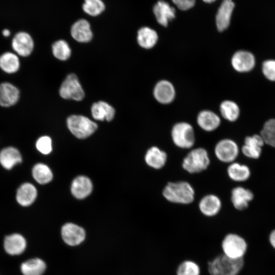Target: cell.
I'll return each instance as SVG.
<instances>
[{"instance_id": "277c9868", "label": "cell", "mask_w": 275, "mask_h": 275, "mask_svg": "<svg viewBox=\"0 0 275 275\" xmlns=\"http://www.w3.org/2000/svg\"><path fill=\"white\" fill-rule=\"evenodd\" d=\"M171 138L174 145L181 149H190L195 143L194 128L185 122H178L173 126Z\"/></svg>"}, {"instance_id": "9c48e42d", "label": "cell", "mask_w": 275, "mask_h": 275, "mask_svg": "<svg viewBox=\"0 0 275 275\" xmlns=\"http://www.w3.org/2000/svg\"><path fill=\"white\" fill-rule=\"evenodd\" d=\"M34 47L32 36L27 32L21 31L16 33L12 41V47L16 53L25 57L30 56Z\"/></svg>"}, {"instance_id": "8d00e7d4", "label": "cell", "mask_w": 275, "mask_h": 275, "mask_svg": "<svg viewBox=\"0 0 275 275\" xmlns=\"http://www.w3.org/2000/svg\"><path fill=\"white\" fill-rule=\"evenodd\" d=\"M262 72L268 79L275 81V60L265 61L262 65Z\"/></svg>"}, {"instance_id": "836d02e7", "label": "cell", "mask_w": 275, "mask_h": 275, "mask_svg": "<svg viewBox=\"0 0 275 275\" xmlns=\"http://www.w3.org/2000/svg\"><path fill=\"white\" fill-rule=\"evenodd\" d=\"M82 9L88 15L96 16L104 11L105 5L101 0H85Z\"/></svg>"}, {"instance_id": "4fadbf2b", "label": "cell", "mask_w": 275, "mask_h": 275, "mask_svg": "<svg viewBox=\"0 0 275 275\" xmlns=\"http://www.w3.org/2000/svg\"><path fill=\"white\" fill-rule=\"evenodd\" d=\"M264 144V142L260 135L254 134L246 136L241 148V151L243 155L249 158L257 159L260 156L262 147Z\"/></svg>"}, {"instance_id": "5b68a950", "label": "cell", "mask_w": 275, "mask_h": 275, "mask_svg": "<svg viewBox=\"0 0 275 275\" xmlns=\"http://www.w3.org/2000/svg\"><path fill=\"white\" fill-rule=\"evenodd\" d=\"M69 130L76 138L85 139L93 134L97 125L88 118L81 115H71L67 120Z\"/></svg>"}, {"instance_id": "484cf974", "label": "cell", "mask_w": 275, "mask_h": 275, "mask_svg": "<svg viewBox=\"0 0 275 275\" xmlns=\"http://www.w3.org/2000/svg\"><path fill=\"white\" fill-rule=\"evenodd\" d=\"M21 160L20 152L15 148L7 147L0 152V163L6 169H11Z\"/></svg>"}, {"instance_id": "4dcf8cb0", "label": "cell", "mask_w": 275, "mask_h": 275, "mask_svg": "<svg viewBox=\"0 0 275 275\" xmlns=\"http://www.w3.org/2000/svg\"><path fill=\"white\" fill-rule=\"evenodd\" d=\"M219 111L222 116L230 122L235 121L240 113L238 105L229 100H224L221 103Z\"/></svg>"}, {"instance_id": "7402d4cb", "label": "cell", "mask_w": 275, "mask_h": 275, "mask_svg": "<svg viewBox=\"0 0 275 275\" xmlns=\"http://www.w3.org/2000/svg\"><path fill=\"white\" fill-rule=\"evenodd\" d=\"M4 249L11 255H17L24 252L26 246L25 238L20 234H13L6 237Z\"/></svg>"}, {"instance_id": "d6986e66", "label": "cell", "mask_w": 275, "mask_h": 275, "mask_svg": "<svg viewBox=\"0 0 275 275\" xmlns=\"http://www.w3.org/2000/svg\"><path fill=\"white\" fill-rule=\"evenodd\" d=\"M197 122L202 129L207 132L215 130L221 124L219 117L213 112L209 110L200 112L197 116Z\"/></svg>"}, {"instance_id": "83f0119b", "label": "cell", "mask_w": 275, "mask_h": 275, "mask_svg": "<svg viewBox=\"0 0 275 275\" xmlns=\"http://www.w3.org/2000/svg\"><path fill=\"white\" fill-rule=\"evenodd\" d=\"M137 40L138 44L145 49L153 47L158 40V35L154 30L145 26L141 28L138 32Z\"/></svg>"}, {"instance_id": "8992f818", "label": "cell", "mask_w": 275, "mask_h": 275, "mask_svg": "<svg viewBox=\"0 0 275 275\" xmlns=\"http://www.w3.org/2000/svg\"><path fill=\"white\" fill-rule=\"evenodd\" d=\"M222 247L224 254L234 259L243 258L248 248L246 242L240 236L233 233L227 235L224 238Z\"/></svg>"}, {"instance_id": "8fae6325", "label": "cell", "mask_w": 275, "mask_h": 275, "mask_svg": "<svg viewBox=\"0 0 275 275\" xmlns=\"http://www.w3.org/2000/svg\"><path fill=\"white\" fill-rule=\"evenodd\" d=\"M153 95L158 102L163 104H169L175 99V89L170 81L161 80L155 86Z\"/></svg>"}, {"instance_id": "7c38bea8", "label": "cell", "mask_w": 275, "mask_h": 275, "mask_svg": "<svg viewBox=\"0 0 275 275\" xmlns=\"http://www.w3.org/2000/svg\"><path fill=\"white\" fill-rule=\"evenodd\" d=\"M255 64V58L251 52L239 50L236 52L231 59L232 67L239 72H245L251 71Z\"/></svg>"}, {"instance_id": "ac0fdd59", "label": "cell", "mask_w": 275, "mask_h": 275, "mask_svg": "<svg viewBox=\"0 0 275 275\" xmlns=\"http://www.w3.org/2000/svg\"><path fill=\"white\" fill-rule=\"evenodd\" d=\"M153 11L158 23L167 26L175 17V9L164 1L160 0L154 6Z\"/></svg>"}, {"instance_id": "2e32d148", "label": "cell", "mask_w": 275, "mask_h": 275, "mask_svg": "<svg viewBox=\"0 0 275 275\" xmlns=\"http://www.w3.org/2000/svg\"><path fill=\"white\" fill-rule=\"evenodd\" d=\"M19 89L11 83L3 82L0 84V105L10 107L15 104L19 100Z\"/></svg>"}, {"instance_id": "1f68e13d", "label": "cell", "mask_w": 275, "mask_h": 275, "mask_svg": "<svg viewBox=\"0 0 275 275\" xmlns=\"http://www.w3.org/2000/svg\"><path fill=\"white\" fill-rule=\"evenodd\" d=\"M32 175L35 180L40 184H46L52 179V173L50 168L46 164L40 163L34 166Z\"/></svg>"}, {"instance_id": "cb8c5ba5", "label": "cell", "mask_w": 275, "mask_h": 275, "mask_svg": "<svg viewBox=\"0 0 275 275\" xmlns=\"http://www.w3.org/2000/svg\"><path fill=\"white\" fill-rule=\"evenodd\" d=\"M91 113L94 119L97 120L112 121L115 116L114 108L107 103L99 101L93 104Z\"/></svg>"}, {"instance_id": "5bb4252c", "label": "cell", "mask_w": 275, "mask_h": 275, "mask_svg": "<svg viewBox=\"0 0 275 275\" xmlns=\"http://www.w3.org/2000/svg\"><path fill=\"white\" fill-rule=\"evenodd\" d=\"M235 4L232 0H223L216 15V24L219 32H223L229 26Z\"/></svg>"}, {"instance_id": "4316f807", "label": "cell", "mask_w": 275, "mask_h": 275, "mask_svg": "<svg viewBox=\"0 0 275 275\" xmlns=\"http://www.w3.org/2000/svg\"><path fill=\"white\" fill-rule=\"evenodd\" d=\"M20 65V60L16 53L7 51L0 56V68L7 73L16 72Z\"/></svg>"}, {"instance_id": "ab89813d", "label": "cell", "mask_w": 275, "mask_h": 275, "mask_svg": "<svg viewBox=\"0 0 275 275\" xmlns=\"http://www.w3.org/2000/svg\"><path fill=\"white\" fill-rule=\"evenodd\" d=\"M269 241L271 246L275 250V229L270 232L269 236Z\"/></svg>"}, {"instance_id": "603a6c76", "label": "cell", "mask_w": 275, "mask_h": 275, "mask_svg": "<svg viewBox=\"0 0 275 275\" xmlns=\"http://www.w3.org/2000/svg\"><path fill=\"white\" fill-rule=\"evenodd\" d=\"M71 193L77 199H84L88 196L92 190V183L89 178L80 176L76 177L71 184Z\"/></svg>"}, {"instance_id": "44dd1931", "label": "cell", "mask_w": 275, "mask_h": 275, "mask_svg": "<svg viewBox=\"0 0 275 275\" xmlns=\"http://www.w3.org/2000/svg\"><path fill=\"white\" fill-rule=\"evenodd\" d=\"M167 158V153L156 146L149 148L145 156L147 165L157 170L160 169L164 166Z\"/></svg>"}, {"instance_id": "60d3db41", "label": "cell", "mask_w": 275, "mask_h": 275, "mask_svg": "<svg viewBox=\"0 0 275 275\" xmlns=\"http://www.w3.org/2000/svg\"><path fill=\"white\" fill-rule=\"evenodd\" d=\"M263 126L275 130V119L268 120L264 123Z\"/></svg>"}, {"instance_id": "e575fe53", "label": "cell", "mask_w": 275, "mask_h": 275, "mask_svg": "<svg viewBox=\"0 0 275 275\" xmlns=\"http://www.w3.org/2000/svg\"><path fill=\"white\" fill-rule=\"evenodd\" d=\"M199 266L191 261H184L178 266L177 270V275H200Z\"/></svg>"}, {"instance_id": "f1b7e54d", "label": "cell", "mask_w": 275, "mask_h": 275, "mask_svg": "<svg viewBox=\"0 0 275 275\" xmlns=\"http://www.w3.org/2000/svg\"><path fill=\"white\" fill-rule=\"evenodd\" d=\"M229 177L236 182H243L247 180L251 175L249 168L238 162H233L227 168Z\"/></svg>"}, {"instance_id": "f35d334b", "label": "cell", "mask_w": 275, "mask_h": 275, "mask_svg": "<svg viewBox=\"0 0 275 275\" xmlns=\"http://www.w3.org/2000/svg\"><path fill=\"white\" fill-rule=\"evenodd\" d=\"M178 8L181 10L186 11L192 7L195 4L196 0H172Z\"/></svg>"}, {"instance_id": "3957f363", "label": "cell", "mask_w": 275, "mask_h": 275, "mask_svg": "<svg viewBox=\"0 0 275 275\" xmlns=\"http://www.w3.org/2000/svg\"><path fill=\"white\" fill-rule=\"evenodd\" d=\"M210 160L207 150L197 148L190 151L183 158L182 167L190 174L200 173L206 170Z\"/></svg>"}, {"instance_id": "7bdbcfd3", "label": "cell", "mask_w": 275, "mask_h": 275, "mask_svg": "<svg viewBox=\"0 0 275 275\" xmlns=\"http://www.w3.org/2000/svg\"><path fill=\"white\" fill-rule=\"evenodd\" d=\"M204 2L207 3H211L216 0H203Z\"/></svg>"}, {"instance_id": "d4e9b609", "label": "cell", "mask_w": 275, "mask_h": 275, "mask_svg": "<svg viewBox=\"0 0 275 275\" xmlns=\"http://www.w3.org/2000/svg\"><path fill=\"white\" fill-rule=\"evenodd\" d=\"M37 195L36 187L31 183H25L18 188L16 194V200L20 205L28 206L34 202Z\"/></svg>"}, {"instance_id": "ba28073f", "label": "cell", "mask_w": 275, "mask_h": 275, "mask_svg": "<svg viewBox=\"0 0 275 275\" xmlns=\"http://www.w3.org/2000/svg\"><path fill=\"white\" fill-rule=\"evenodd\" d=\"M60 95L64 99H73L76 101L82 100L85 93L76 75H68L62 84Z\"/></svg>"}, {"instance_id": "30bf717a", "label": "cell", "mask_w": 275, "mask_h": 275, "mask_svg": "<svg viewBox=\"0 0 275 275\" xmlns=\"http://www.w3.org/2000/svg\"><path fill=\"white\" fill-rule=\"evenodd\" d=\"M61 234L64 242L71 246L79 244L86 237L84 229L73 223L65 224L62 228Z\"/></svg>"}, {"instance_id": "d590c367", "label": "cell", "mask_w": 275, "mask_h": 275, "mask_svg": "<svg viewBox=\"0 0 275 275\" xmlns=\"http://www.w3.org/2000/svg\"><path fill=\"white\" fill-rule=\"evenodd\" d=\"M36 146L40 152L48 154L52 150L51 140L48 136H42L37 141Z\"/></svg>"}, {"instance_id": "d6a6232c", "label": "cell", "mask_w": 275, "mask_h": 275, "mask_svg": "<svg viewBox=\"0 0 275 275\" xmlns=\"http://www.w3.org/2000/svg\"><path fill=\"white\" fill-rule=\"evenodd\" d=\"M52 51L53 56L62 61L68 59L71 54V49L68 44L63 40L54 42L52 45Z\"/></svg>"}, {"instance_id": "ffe728a7", "label": "cell", "mask_w": 275, "mask_h": 275, "mask_svg": "<svg viewBox=\"0 0 275 275\" xmlns=\"http://www.w3.org/2000/svg\"><path fill=\"white\" fill-rule=\"evenodd\" d=\"M71 34L73 38L79 42H88L93 37L90 23L84 19L77 20L72 25Z\"/></svg>"}, {"instance_id": "6da1fadb", "label": "cell", "mask_w": 275, "mask_h": 275, "mask_svg": "<svg viewBox=\"0 0 275 275\" xmlns=\"http://www.w3.org/2000/svg\"><path fill=\"white\" fill-rule=\"evenodd\" d=\"M195 192L191 185L187 181L170 182L164 186L162 195L171 203L189 204L195 199Z\"/></svg>"}, {"instance_id": "52a82bcc", "label": "cell", "mask_w": 275, "mask_h": 275, "mask_svg": "<svg viewBox=\"0 0 275 275\" xmlns=\"http://www.w3.org/2000/svg\"><path fill=\"white\" fill-rule=\"evenodd\" d=\"M214 152L216 157L220 161L231 163L237 158L239 154V147L233 140L224 139L216 143Z\"/></svg>"}, {"instance_id": "f546056e", "label": "cell", "mask_w": 275, "mask_h": 275, "mask_svg": "<svg viewBox=\"0 0 275 275\" xmlns=\"http://www.w3.org/2000/svg\"><path fill=\"white\" fill-rule=\"evenodd\" d=\"M20 268L23 275H42L45 270L46 264L41 259L34 258L22 263Z\"/></svg>"}, {"instance_id": "b9f144b4", "label": "cell", "mask_w": 275, "mask_h": 275, "mask_svg": "<svg viewBox=\"0 0 275 275\" xmlns=\"http://www.w3.org/2000/svg\"><path fill=\"white\" fill-rule=\"evenodd\" d=\"M11 32L8 29H4L2 32V34L4 37H8L10 35Z\"/></svg>"}, {"instance_id": "7a4b0ae2", "label": "cell", "mask_w": 275, "mask_h": 275, "mask_svg": "<svg viewBox=\"0 0 275 275\" xmlns=\"http://www.w3.org/2000/svg\"><path fill=\"white\" fill-rule=\"evenodd\" d=\"M243 266V258L234 259L223 253L208 263V269L211 275H238Z\"/></svg>"}, {"instance_id": "9a60e30c", "label": "cell", "mask_w": 275, "mask_h": 275, "mask_svg": "<svg viewBox=\"0 0 275 275\" xmlns=\"http://www.w3.org/2000/svg\"><path fill=\"white\" fill-rule=\"evenodd\" d=\"M199 208L204 215L211 217L216 215L222 207L221 199L214 194H208L204 196L199 201Z\"/></svg>"}, {"instance_id": "74e56055", "label": "cell", "mask_w": 275, "mask_h": 275, "mask_svg": "<svg viewBox=\"0 0 275 275\" xmlns=\"http://www.w3.org/2000/svg\"><path fill=\"white\" fill-rule=\"evenodd\" d=\"M260 135L263 139L264 143L275 147V130L264 127L260 132Z\"/></svg>"}, {"instance_id": "e0dca14e", "label": "cell", "mask_w": 275, "mask_h": 275, "mask_svg": "<svg viewBox=\"0 0 275 275\" xmlns=\"http://www.w3.org/2000/svg\"><path fill=\"white\" fill-rule=\"evenodd\" d=\"M254 198L253 193L249 189L237 186L231 191V200L234 208L238 210L245 209Z\"/></svg>"}]
</instances>
